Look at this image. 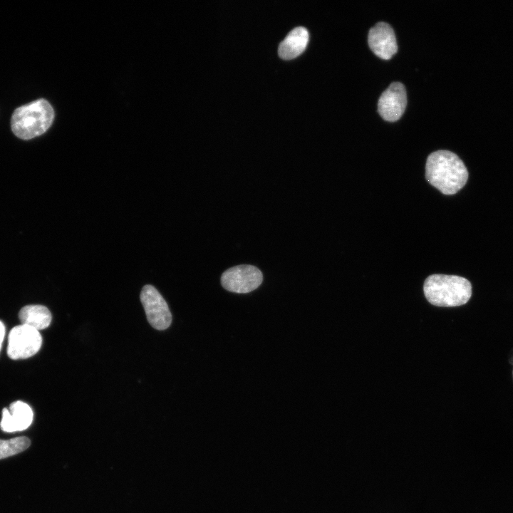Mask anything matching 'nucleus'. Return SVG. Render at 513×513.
I'll return each mask as SVG.
<instances>
[{
	"label": "nucleus",
	"mask_w": 513,
	"mask_h": 513,
	"mask_svg": "<svg viewBox=\"0 0 513 513\" xmlns=\"http://www.w3.org/2000/svg\"><path fill=\"white\" fill-rule=\"evenodd\" d=\"M425 177L428 182L445 195L460 191L468 179V171L462 160L454 152L440 150L427 158Z\"/></svg>",
	"instance_id": "obj_1"
},
{
	"label": "nucleus",
	"mask_w": 513,
	"mask_h": 513,
	"mask_svg": "<svg viewBox=\"0 0 513 513\" xmlns=\"http://www.w3.org/2000/svg\"><path fill=\"white\" fill-rule=\"evenodd\" d=\"M423 291L427 300L434 306H459L470 299L472 285L462 276L432 274L425 279Z\"/></svg>",
	"instance_id": "obj_2"
},
{
	"label": "nucleus",
	"mask_w": 513,
	"mask_h": 513,
	"mask_svg": "<svg viewBox=\"0 0 513 513\" xmlns=\"http://www.w3.org/2000/svg\"><path fill=\"white\" fill-rule=\"evenodd\" d=\"M54 111L45 99H38L16 108L11 117V130L23 140H30L44 133L51 125Z\"/></svg>",
	"instance_id": "obj_3"
},
{
	"label": "nucleus",
	"mask_w": 513,
	"mask_h": 513,
	"mask_svg": "<svg viewBox=\"0 0 513 513\" xmlns=\"http://www.w3.org/2000/svg\"><path fill=\"white\" fill-rule=\"evenodd\" d=\"M41 344L42 338L38 331L21 324L9 332L7 354L13 360L28 358L39 351Z\"/></svg>",
	"instance_id": "obj_4"
},
{
	"label": "nucleus",
	"mask_w": 513,
	"mask_h": 513,
	"mask_svg": "<svg viewBox=\"0 0 513 513\" xmlns=\"http://www.w3.org/2000/svg\"><path fill=\"white\" fill-rule=\"evenodd\" d=\"M263 281L261 271L252 265H238L227 269L221 276L226 290L238 294L249 293L258 288Z\"/></svg>",
	"instance_id": "obj_5"
},
{
	"label": "nucleus",
	"mask_w": 513,
	"mask_h": 513,
	"mask_svg": "<svg viewBox=\"0 0 513 513\" xmlns=\"http://www.w3.org/2000/svg\"><path fill=\"white\" fill-rule=\"evenodd\" d=\"M140 301L150 324L157 330L167 328L172 322L168 305L152 285H145L140 293Z\"/></svg>",
	"instance_id": "obj_6"
},
{
	"label": "nucleus",
	"mask_w": 513,
	"mask_h": 513,
	"mask_svg": "<svg viewBox=\"0 0 513 513\" xmlns=\"http://www.w3.org/2000/svg\"><path fill=\"white\" fill-rule=\"evenodd\" d=\"M407 104L405 86L400 82H393L382 93L378 102V111L388 121L398 120Z\"/></svg>",
	"instance_id": "obj_7"
},
{
	"label": "nucleus",
	"mask_w": 513,
	"mask_h": 513,
	"mask_svg": "<svg viewBox=\"0 0 513 513\" xmlns=\"http://www.w3.org/2000/svg\"><path fill=\"white\" fill-rule=\"evenodd\" d=\"M371 50L383 59L390 58L398 50V44L393 28L380 21L371 27L368 36Z\"/></svg>",
	"instance_id": "obj_8"
},
{
	"label": "nucleus",
	"mask_w": 513,
	"mask_h": 513,
	"mask_svg": "<svg viewBox=\"0 0 513 513\" xmlns=\"http://www.w3.org/2000/svg\"><path fill=\"white\" fill-rule=\"evenodd\" d=\"M33 418L31 407L23 401L17 400L10 404L9 409L3 408L0 428L6 432L23 431L31 425Z\"/></svg>",
	"instance_id": "obj_9"
},
{
	"label": "nucleus",
	"mask_w": 513,
	"mask_h": 513,
	"mask_svg": "<svg viewBox=\"0 0 513 513\" xmlns=\"http://www.w3.org/2000/svg\"><path fill=\"white\" fill-rule=\"evenodd\" d=\"M309 42V32L302 26L294 28L279 46V55L285 60H290L299 56L306 48Z\"/></svg>",
	"instance_id": "obj_10"
},
{
	"label": "nucleus",
	"mask_w": 513,
	"mask_h": 513,
	"mask_svg": "<svg viewBox=\"0 0 513 513\" xmlns=\"http://www.w3.org/2000/svg\"><path fill=\"white\" fill-rule=\"evenodd\" d=\"M19 318L21 324L40 331L50 325L52 316L50 311L44 306L28 305L20 310Z\"/></svg>",
	"instance_id": "obj_11"
},
{
	"label": "nucleus",
	"mask_w": 513,
	"mask_h": 513,
	"mask_svg": "<svg viewBox=\"0 0 513 513\" xmlns=\"http://www.w3.org/2000/svg\"><path fill=\"white\" fill-rule=\"evenodd\" d=\"M30 444V440L24 436L9 440L0 439V460L22 452Z\"/></svg>",
	"instance_id": "obj_12"
},
{
	"label": "nucleus",
	"mask_w": 513,
	"mask_h": 513,
	"mask_svg": "<svg viewBox=\"0 0 513 513\" xmlns=\"http://www.w3.org/2000/svg\"><path fill=\"white\" fill-rule=\"evenodd\" d=\"M5 326L2 321H0V351L2 346V343L5 336Z\"/></svg>",
	"instance_id": "obj_13"
},
{
	"label": "nucleus",
	"mask_w": 513,
	"mask_h": 513,
	"mask_svg": "<svg viewBox=\"0 0 513 513\" xmlns=\"http://www.w3.org/2000/svg\"><path fill=\"white\" fill-rule=\"evenodd\" d=\"M512 375H513V370H512Z\"/></svg>",
	"instance_id": "obj_14"
}]
</instances>
